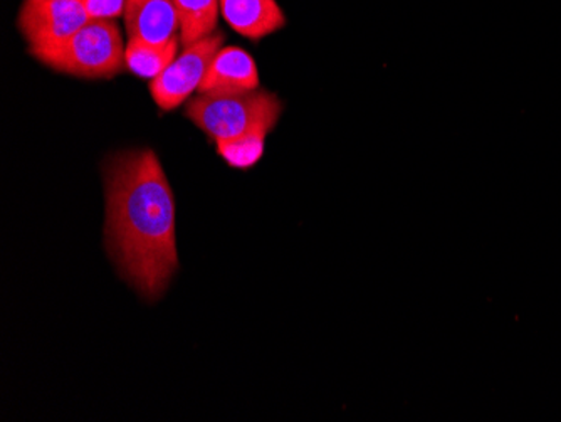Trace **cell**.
<instances>
[{
  "instance_id": "8992f818",
  "label": "cell",
  "mask_w": 561,
  "mask_h": 422,
  "mask_svg": "<svg viewBox=\"0 0 561 422\" xmlns=\"http://www.w3.org/2000/svg\"><path fill=\"white\" fill-rule=\"evenodd\" d=\"M123 18L128 41L165 44L181 31L172 0H126Z\"/></svg>"
},
{
  "instance_id": "3957f363",
  "label": "cell",
  "mask_w": 561,
  "mask_h": 422,
  "mask_svg": "<svg viewBox=\"0 0 561 422\" xmlns=\"http://www.w3.org/2000/svg\"><path fill=\"white\" fill-rule=\"evenodd\" d=\"M125 52L115 22L91 19L65 43L33 56L47 68L71 77L108 80L125 69Z\"/></svg>"
},
{
  "instance_id": "52a82bcc",
  "label": "cell",
  "mask_w": 561,
  "mask_h": 422,
  "mask_svg": "<svg viewBox=\"0 0 561 422\" xmlns=\"http://www.w3.org/2000/svg\"><path fill=\"white\" fill-rule=\"evenodd\" d=\"M256 61L241 47H220L210 62L198 93H244L260 90Z\"/></svg>"
},
{
  "instance_id": "6da1fadb",
  "label": "cell",
  "mask_w": 561,
  "mask_h": 422,
  "mask_svg": "<svg viewBox=\"0 0 561 422\" xmlns=\"http://www.w3.org/2000/svg\"><path fill=\"white\" fill-rule=\"evenodd\" d=\"M106 242L119 275L147 300L165 292L179 267L175 198L162 163L145 148L106 163Z\"/></svg>"
},
{
  "instance_id": "7c38bea8",
  "label": "cell",
  "mask_w": 561,
  "mask_h": 422,
  "mask_svg": "<svg viewBox=\"0 0 561 422\" xmlns=\"http://www.w3.org/2000/svg\"><path fill=\"white\" fill-rule=\"evenodd\" d=\"M90 19L112 21L125 14L126 0H81Z\"/></svg>"
},
{
  "instance_id": "277c9868",
  "label": "cell",
  "mask_w": 561,
  "mask_h": 422,
  "mask_svg": "<svg viewBox=\"0 0 561 422\" xmlns=\"http://www.w3.org/2000/svg\"><path fill=\"white\" fill-rule=\"evenodd\" d=\"M90 21L81 0H24L18 26L36 55L65 43Z\"/></svg>"
},
{
  "instance_id": "8fae6325",
  "label": "cell",
  "mask_w": 561,
  "mask_h": 422,
  "mask_svg": "<svg viewBox=\"0 0 561 422\" xmlns=\"http://www.w3.org/2000/svg\"><path fill=\"white\" fill-rule=\"evenodd\" d=\"M271 130L273 128L260 127L239 137L216 140L217 152L234 169H251L263 159L266 137Z\"/></svg>"
},
{
  "instance_id": "ba28073f",
  "label": "cell",
  "mask_w": 561,
  "mask_h": 422,
  "mask_svg": "<svg viewBox=\"0 0 561 422\" xmlns=\"http://www.w3.org/2000/svg\"><path fill=\"white\" fill-rule=\"evenodd\" d=\"M227 24L248 39L260 41L286 26V15L276 0H220Z\"/></svg>"
},
{
  "instance_id": "5b68a950",
  "label": "cell",
  "mask_w": 561,
  "mask_h": 422,
  "mask_svg": "<svg viewBox=\"0 0 561 422\" xmlns=\"http://www.w3.org/2000/svg\"><path fill=\"white\" fill-rule=\"evenodd\" d=\"M222 43L224 34L213 33L191 46H185L184 53L176 56L175 61L162 75L151 80V96L163 112L179 109L198 90Z\"/></svg>"
},
{
  "instance_id": "9c48e42d",
  "label": "cell",
  "mask_w": 561,
  "mask_h": 422,
  "mask_svg": "<svg viewBox=\"0 0 561 422\" xmlns=\"http://www.w3.org/2000/svg\"><path fill=\"white\" fill-rule=\"evenodd\" d=\"M181 37L175 36L165 44H147L140 41H128L126 46L125 59L126 68L135 72L137 77L156 80L162 75L173 61H175L176 52H179Z\"/></svg>"
},
{
  "instance_id": "30bf717a",
  "label": "cell",
  "mask_w": 561,
  "mask_h": 422,
  "mask_svg": "<svg viewBox=\"0 0 561 422\" xmlns=\"http://www.w3.org/2000/svg\"><path fill=\"white\" fill-rule=\"evenodd\" d=\"M181 19V41L184 46L216 33L220 0H172Z\"/></svg>"
},
{
  "instance_id": "7a4b0ae2",
  "label": "cell",
  "mask_w": 561,
  "mask_h": 422,
  "mask_svg": "<svg viewBox=\"0 0 561 422\" xmlns=\"http://www.w3.org/2000/svg\"><path fill=\"white\" fill-rule=\"evenodd\" d=\"M283 113L277 94L266 90L244 93H198L185 115L214 140L239 137L260 127H276Z\"/></svg>"
}]
</instances>
